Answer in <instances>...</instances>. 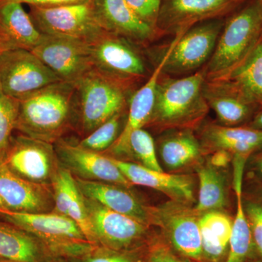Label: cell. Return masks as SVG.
Listing matches in <instances>:
<instances>
[{
  "instance_id": "cell-1",
  "label": "cell",
  "mask_w": 262,
  "mask_h": 262,
  "mask_svg": "<svg viewBox=\"0 0 262 262\" xmlns=\"http://www.w3.org/2000/svg\"><path fill=\"white\" fill-rule=\"evenodd\" d=\"M205 82L203 69L184 77L161 73L154 108L146 125L162 131L193 130L199 126L210 110L203 94Z\"/></svg>"
},
{
  "instance_id": "cell-2",
  "label": "cell",
  "mask_w": 262,
  "mask_h": 262,
  "mask_svg": "<svg viewBox=\"0 0 262 262\" xmlns=\"http://www.w3.org/2000/svg\"><path fill=\"white\" fill-rule=\"evenodd\" d=\"M75 95V84L60 81L18 100L15 130L55 144L70 127Z\"/></svg>"
},
{
  "instance_id": "cell-3",
  "label": "cell",
  "mask_w": 262,
  "mask_h": 262,
  "mask_svg": "<svg viewBox=\"0 0 262 262\" xmlns=\"http://www.w3.org/2000/svg\"><path fill=\"white\" fill-rule=\"evenodd\" d=\"M262 40V5L253 0L227 20L209 61L203 69L206 80L228 72Z\"/></svg>"
},
{
  "instance_id": "cell-4",
  "label": "cell",
  "mask_w": 262,
  "mask_h": 262,
  "mask_svg": "<svg viewBox=\"0 0 262 262\" xmlns=\"http://www.w3.org/2000/svg\"><path fill=\"white\" fill-rule=\"evenodd\" d=\"M0 220L35 236L54 258L77 259L95 246L74 221L54 211L35 213L0 211Z\"/></svg>"
},
{
  "instance_id": "cell-5",
  "label": "cell",
  "mask_w": 262,
  "mask_h": 262,
  "mask_svg": "<svg viewBox=\"0 0 262 262\" xmlns=\"http://www.w3.org/2000/svg\"><path fill=\"white\" fill-rule=\"evenodd\" d=\"M75 85V106L86 136L117 114L125 112L129 91L95 69Z\"/></svg>"
},
{
  "instance_id": "cell-6",
  "label": "cell",
  "mask_w": 262,
  "mask_h": 262,
  "mask_svg": "<svg viewBox=\"0 0 262 262\" xmlns=\"http://www.w3.org/2000/svg\"><path fill=\"white\" fill-rule=\"evenodd\" d=\"M89 43L94 69L129 92L147 77V66L135 43L106 32Z\"/></svg>"
},
{
  "instance_id": "cell-7",
  "label": "cell",
  "mask_w": 262,
  "mask_h": 262,
  "mask_svg": "<svg viewBox=\"0 0 262 262\" xmlns=\"http://www.w3.org/2000/svg\"><path fill=\"white\" fill-rule=\"evenodd\" d=\"M224 25L222 18L214 19L176 34L166 51V61L162 74L184 77L206 65L213 55Z\"/></svg>"
},
{
  "instance_id": "cell-8",
  "label": "cell",
  "mask_w": 262,
  "mask_h": 262,
  "mask_svg": "<svg viewBox=\"0 0 262 262\" xmlns=\"http://www.w3.org/2000/svg\"><path fill=\"white\" fill-rule=\"evenodd\" d=\"M2 159L20 178L46 186H51L61 165L54 144L20 133L12 136Z\"/></svg>"
},
{
  "instance_id": "cell-9",
  "label": "cell",
  "mask_w": 262,
  "mask_h": 262,
  "mask_svg": "<svg viewBox=\"0 0 262 262\" xmlns=\"http://www.w3.org/2000/svg\"><path fill=\"white\" fill-rule=\"evenodd\" d=\"M29 7L31 18L44 35L72 38L89 42L106 32L95 17L92 0L60 6Z\"/></svg>"
},
{
  "instance_id": "cell-10",
  "label": "cell",
  "mask_w": 262,
  "mask_h": 262,
  "mask_svg": "<svg viewBox=\"0 0 262 262\" xmlns=\"http://www.w3.org/2000/svg\"><path fill=\"white\" fill-rule=\"evenodd\" d=\"M61 81L32 51L0 52V88L7 96L19 100Z\"/></svg>"
},
{
  "instance_id": "cell-11",
  "label": "cell",
  "mask_w": 262,
  "mask_h": 262,
  "mask_svg": "<svg viewBox=\"0 0 262 262\" xmlns=\"http://www.w3.org/2000/svg\"><path fill=\"white\" fill-rule=\"evenodd\" d=\"M150 225L159 227L173 248L185 257L201 261L203 249L200 216L186 203L171 201L149 206Z\"/></svg>"
},
{
  "instance_id": "cell-12",
  "label": "cell",
  "mask_w": 262,
  "mask_h": 262,
  "mask_svg": "<svg viewBox=\"0 0 262 262\" xmlns=\"http://www.w3.org/2000/svg\"><path fill=\"white\" fill-rule=\"evenodd\" d=\"M84 202L91 225V244L94 246L129 251L145 238L149 226L108 209L85 196Z\"/></svg>"
},
{
  "instance_id": "cell-13",
  "label": "cell",
  "mask_w": 262,
  "mask_h": 262,
  "mask_svg": "<svg viewBox=\"0 0 262 262\" xmlns=\"http://www.w3.org/2000/svg\"><path fill=\"white\" fill-rule=\"evenodd\" d=\"M32 52L63 82L75 84L94 69L89 43L80 39L43 34Z\"/></svg>"
},
{
  "instance_id": "cell-14",
  "label": "cell",
  "mask_w": 262,
  "mask_h": 262,
  "mask_svg": "<svg viewBox=\"0 0 262 262\" xmlns=\"http://www.w3.org/2000/svg\"><path fill=\"white\" fill-rule=\"evenodd\" d=\"M246 0H162L157 28L161 35L186 32L196 24L221 19Z\"/></svg>"
},
{
  "instance_id": "cell-15",
  "label": "cell",
  "mask_w": 262,
  "mask_h": 262,
  "mask_svg": "<svg viewBox=\"0 0 262 262\" xmlns=\"http://www.w3.org/2000/svg\"><path fill=\"white\" fill-rule=\"evenodd\" d=\"M54 145L61 165L77 178L132 187L108 155L84 149L61 139Z\"/></svg>"
},
{
  "instance_id": "cell-16",
  "label": "cell",
  "mask_w": 262,
  "mask_h": 262,
  "mask_svg": "<svg viewBox=\"0 0 262 262\" xmlns=\"http://www.w3.org/2000/svg\"><path fill=\"white\" fill-rule=\"evenodd\" d=\"M54 208L51 186L27 182L13 173L0 156V211L46 213Z\"/></svg>"
},
{
  "instance_id": "cell-17",
  "label": "cell",
  "mask_w": 262,
  "mask_h": 262,
  "mask_svg": "<svg viewBox=\"0 0 262 262\" xmlns=\"http://www.w3.org/2000/svg\"><path fill=\"white\" fill-rule=\"evenodd\" d=\"M95 17L106 32L137 45L151 42L161 34L143 21L125 0H92Z\"/></svg>"
},
{
  "instance_id": "cell-18",
  "label": "cell",
  "mask_w": 262,
  "mask_h": 262,
  "mask_svg": "<svg viewBox=\"0 0 262 262\" xmlns=\"http://www.w3.org/2000/svg\"><path fill=\"white\" fill-rule=\"evenodd\" d=\"M111 158L133 185L151 188L166 194L172 201L179 203L189 204L194 201V181L189 176L167 173L151 170L139 164L113 157Z\"/></svg>"
},
{
  "instance_id": "cell-19",
  "label": "cell",
  "mask_w": 262,
  "mask_h": 262,
  "mask_svg": "<svg viewBox=\"0 0 262 262\" xmlns=\"http://www.w3.org/2000/svg\"><path fill=\"white\" fill-rule=\"evenodd\" d=\"M165 54L154 72L149 76L146 83L134 93L129 101L127 120L123 130L113 146L107 150L106 155L117 159L128 156L129 139L130 134L137 129L146 126L151 118L154 108L157 84L162 73L163 66L166 61Z\"/></svg>"
},
{
  "instance_id": "cell-20",
  "label": "cell",
  "mask_w": 262,
  "mask_h": 262,
  "mask_svg": "<svg viewBox=\"0 0 262 262\" xmlns=\"http://www.w3.org/2000/svg\"><path fill=\"white\" fill-rule=\"evenodd\" d=\"M203 151H227L233 156L249 158L262 149V131L246 126L208 124L201 131Z\"/></svg>"
},
{
  "instance_id": "cell-21",
  "label": "cell",
  "mask_w": 262,
  "mask_h": 262,
  "mask_svg": "<svg viewBox=\"0 0 262 262\" xmlns=\"http://www.w3.org/2000/svg\"><path fill=\"white\" fill-rule=\"evenodd\" d=\"M81 192L85 198L112 211L128 215L150 226L149 206L141 203L129 188L112 183L84 180L75 177Z\"/></svg>"
},
{
  "instance_id": "cell-22",
  "label": "cell",
  "mask_w": 262,
  "mask_h": 262,
  "mask_svg": "<svg viewBox=\"0 0 262 262\" xmlns=\"http://www.w3.org/2000/svg\"><path fill=\"white\" fill-rule=\"evenodd\" d=\"M206 81L232 90L249 102L262 106V40L238 64Z\"/></svg>"
},
{
  "instance_id": "cell-23",
  "label": "cell",
  "mask_w": 262,
  "mask_h": 262,
  "mask_svg": "<svg viewBox=\"0 0 262 262\" xmlns=\"http://www.w3.org/2000/svg\"><path fill=\"white\" fill-rule=\"evenodd\" d=\"M42 37L21 4L9 3L0 7V51L13 49L32 51Z\"/></svg>"
},
{
  "instance_id": "cell-24",
  "label": "cell",
  "mask_w": 262,
  "mask_h": 262,
  "mask_svg": "<svg viewBox=\"0 0 262 262\" xmlns=\"http://www.w3.org/2000/svg\"><path fill=\"white\" fill-rule=\"evenodd\" d=\"M54 208L53 211L75 222L91 244V231L84 196L75 176L61 165L51 184Z\"/></svg>"
},
{
  "instance_id": "cell-25",
  "label": "cell",
  "mask_w": 262,
  "mask_h": 262,
  "mask_svg": "<svg viewBox=\"0 0 262 262\" xmlns=\"http://www.w3.org/2000/svg\"><path fill=\"white\" fill-rule=\"evenodd\" d=\"M233 158V187L237 207L235 216L232 222L228 254L225 262H246L255 250L252 233L245 212L243 199V180L245 166L248 158L238 155H235Z\"/></svg>"
},
{
  "instance_id": "cell-26",
  "label": "cell",
  "mask_w": 262,
  "mask_h": 262,
  "mask_svg": "<svg viewBox=\"0 0 262 262\" xmlns=\"http://www.w3.org/2000/svg\"><path fill=\"white\" fill-rule=\"evenodd\" d=\"M0 258L17 262H51L54 258L35 236L2 220Z\"/></svg>"
},
{
  "instance_id": "cell-27",
  "label": "cell",
  "mask_w": 262,
  "mask_h": 262,
  "mask_svg": "<svg viewBox=\"0 0 262 262\" xmlns=\"http://www.w3.org/2000/svg\"><path fill=\"white\" fill-rule=\"evenodd\" d=\"M203 94L208 106L216 115L219 124L224 126H241L251 119L257 106L232 90L206 81Z\"/></svg>"
},
{
  "instance_id": "cell-28",
  "label": "cell",
  "mask_w": 262,
  "mask_h": 262,
  "mask_svg": "<svg viewBox=\"0 0 262 262\" xmlns=\"http://www.w3.org/2000/svg\"><path fill=\"white\" fill-rule=\"evenodd\" d=\"M233 220L221 211L200 216L203 258L208 262L225 261L228 254Z\"/></svg>"
},
{
  "instance_id": "cell-29",
  "label": "cell",
  "mask_w": 262,
  "mask_h": 262,
  "mask_svg": "<svg viewBox=\"0 0 262 262\" xmlns=\"http://www.w3.org/2000/svg\"><path fill=\"white\" fill-rule=\"evenodd\" d=\"M159 143L160 158L167 168L177 170L196 163L203 149L192 130H169Z\"/></svg>"
},
{
  "instance_id": "cell-30",
  "label": "cell",
  "mask_w": 262,
  "mask_h": 262,
  "mask_svg": "<svg viewBox=\"0 0 262 262\" xmlns=\"http://www.w3.org/2000/svg\"><path fill=\"white\" fill-rule=\"evenodd\" d=\"M196 170L199 178V198L194 211L199 214L220 211L227 205V189L225 176L211 162L200 165Z\"/></svg>"
},
{
  "instance_id": "cell-31",
  "label": "cell",
  "mask_w": 262,
  "mask_h": 262,
  "mask_svg": "<svg viewBox=\"0 0 262 262\" xmlns=\"http://www.w3.org/2000/svg\"><path fill=\"white\" fill-rule=\"evenodd\" d=\"M124 117L125 112L117 114L86 136L77 144L84 149L96 152L103 153L107 151L121 134Z\"/></svg>"
},
{
  "instance_id": "cell-32",
  "label": "cell",
  "mask_w": 262,
  "mask_h": 262,
  "mask_svg": "<svg viewBox=\"0 0 262 262\" xmlns=\"http://www.w3.org/2000/svg\"><path fill=\"white\" fill-rule=\"evenodd\" d=\"M128 157H132L139 165L151 170L163 171L157 156L154 139L147 131L137 129L130 134Z\"/></svg>"
},
{
  "instance_id": "cell-33",
  "label": "cell",
  "mask_w": 262,
  "mask_h": 262,
  "mask_svg": "<svg viewBox=\"0 0 262 262\" xmlns=\"http://www.w3.org/2000/svg\"><path fill=\"white\" fill-rule=\"evenodd\" d=\"M18 101L4 94L0 88V156L4 154L15 130Z\"/></svg>"
},
{
  "instance_id": "cell-34",
  "label": "cell",
  "mask_w": 262,
  "mask_h": 262,
  "mask_svg": "<svg viewBox=\"0 0 262 262\" xmlns=\"http://www.w3.org/2000/svg\"><path fill=\"white\" fill-rule=\"evenodd\" d=\"M244 198V209L251 227L254 249L262 259V188Z\"/></svg>"
},
{
  "instance_id": "cell-35",
  "label": "cell",
  "mask_w": 262,
  "mask_h": 262,
  "mask_svg": "<svg viewBox=\"0 0 262 262\" xmlns=\"http://www.w3.org/2000/svg\"><path fill=\"white\" fill-rule=\"evenodd\" d=\"M76 260L79 262H141L132 250L115 251L99 246H95L91 251Z\"/></svg>"
},
{
  "instance_id": "cell-36",
  "label": "cell",
  "mask_w": 262,
  "mask_h": 262,
  "mask_svg": "<svg viewBox=\"0 0 262 262\" xmlns=\"http://www.w3.org/2000/svg\"><path fill=\"white\" fill-rule=\"evenodd\" d=\"M125 1L139 18L158 30L157 24H158L160 8H161L162 0H125Z\"/></svg>"
},
{
  "instance_id": "cell-37",
  "label": "cell",
  "mask_w": 262,
  "mask_h": 262,
  "mask_svg": "<svg viewBox=\"0 0 262 262\" xmlns=\"http://www.w3.org/2000/svg\"><path fill=\"white\" fill-rule=\"evenodd\" d=\"M147 262H187L178 257L167 245L158 243L150 248Z\"/></svg>"
},
{
  "instance_id": "cell-38",
  "label": "cell",
  "mask_w": 262,
  "mask_h": 262,
  "mask_svg": "<svg viewBox=\"0 0 262 262\" xmlns=\"http://www.w3.org/2000/svg\"><path fill=\"white\" fill-rule=\"evenodd\" d=\"M90 0H0V7L9 3L27 4L29 6L53 7L60 5L79 4Z\"/></svg>"
},
{
  "instance_id": "cell-39",
  "label": "cell",
  "mask_w": 262,
  "mask_h": 262,
  "mask_svg": "<svg viewBox=\"0 0 262 262\" xmlns=\"http://www.w3.org/2000/svg\"><path fill=\"white\" fill-rule=\"evenodd\" d=\"M249 170L253 178L262 184V149L255 153L249 162Z\"/></svg>"
},
{
  "instance_id": "cell-40",
  "label": "cell",
  "mask_w": 262,
  "mask_h": 262,
  "mask_svg": "<svg viewBox=\"0 0 262 262\" xmlns=\"http://www.w3.org/2000/svg\"><path fill=\"white\" fill-rule=\"evenodd\" d=\"M248 126L262 131V110L254 115Z\"/></svg>"
},
{
  "instance_id": "cell-41",
  "label": "cell",
  "mask_w": 262,
  "mask_h": 262,
  "mask_svg": "<svg viewBox=\"0 0 262 262\" xmlns=\"http://www.w3.org/2000/svg\"><path fill=\"white\" fill-rule=\"evenodd\" d=\"M51 262H69L68 258L58 257L54 258Z\"/></svg>"
},
{
  "instance_id": "cell-42",
  "label": "cell",
  "mask_w": 262,
  "mask_h": 262,
  "mask_svg": "<svg viewBox=\"0 0 262 262\" xmlns=\"http://www.w3.org/2000/svg\"><path fill=\"white\" fill-rule=\"evenodd\" d=\"M0 262H17L11 261V260L6 259V258H0Z\"/></svg>"
},
{
  "instance_id": "cell-43",
  "label": "cell",
  "mask_w": 262,
  "mask_h": 262,
  "mask_svg": "<svg viewBox=\"0 0 262 262\" xmlns=\"http://www.w3.org/2000/svg\"><path fill=\"white\" fill-rule=\"evenodd\" d=\"M258 1L260 2V3H261V5H262V0H258Z\"/></svg>"
},
{
  "instance_id": "cell-44",
  "label": "cell",
  "mask_w": 262,
  "mask_h": 262,
  "mask_svg": "<svg viewBox=\"0 0 262 262\" xmlns=\"http://www.w3.org/2000/svg\"><path fill=\"white\" fill-rule=\"evenodd\" d=\"M0 52H1V51H0Z\"/></svg>"
}]
</instances>
